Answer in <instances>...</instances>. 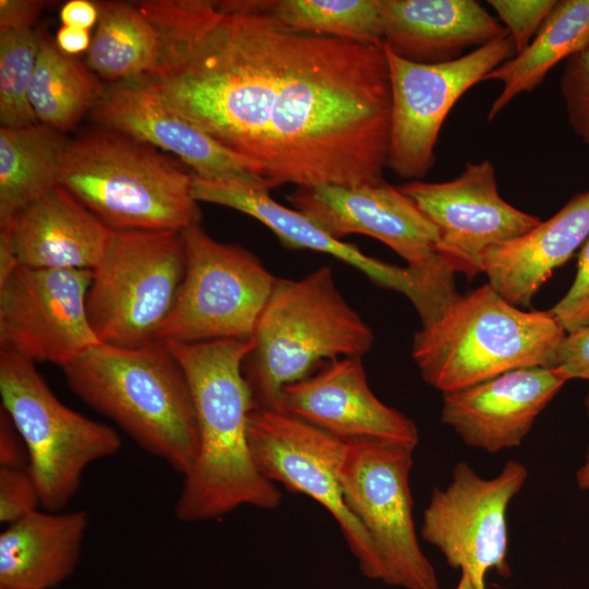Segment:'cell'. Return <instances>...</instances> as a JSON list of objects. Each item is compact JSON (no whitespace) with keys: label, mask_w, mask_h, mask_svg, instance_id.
Returning a JSON list of instances; mask_svg holds the SVG:
<instances>
[{"label":"cell","mask_w":589,"mask_h":589,"mask_svg":"<svg viewBox=\"0 0 589 589\" xmlns=\"http://www.w3.org/2000/svg\"><path fill=\"white\" fill-rule=\"evenodd\" d=\"M155 69L139 79L269 187L384 181L392 91L383 45L286 31L253 0H148Z\"/></svg>","instance_id":"6da1fadb"},{"label":"cell","mask_w":589,"mask_h":589,"mask_svg":"<svg viewBox=\"0 0 589 589\" xmlns=\"http://www.w3.org/2000/svg\"><path fill=\"white\" fill-rule=\"evenodd\" d=\"M164 345L188 381L199 433L197 457L176 504L178 520H212L244 505L278 507L281 492L260 473L248 442L254 405L243 362L254 338Z\"/></svg>","instance_id":"7a4b0ae2"},{"label":"cell","mask_w":589,"mask_h":589,"mask_svg":"<svg viewBox=\"0 0 589 589\" xmlns=\"http://www.w3.org/2000/svg\"><path fill=\"white\" fill-rule=\"evenodd\" d=\"M62 369L83 402L112 420L143 450L183 477L190 472L199 453L196 417L183 370L166 345L99 342Z\"/></svg>","instance_id":"3957f363"},{"label":"cell","mask_w":589,"mask_h":589,"mask_svg":"<svg viewBox=\"0 0 589 589\" xmlns=\"http://www.w3.org/2000/svg\"><path fill=\"white\" fill-rule=\"evenodd\" d=\"M60 185L111 230L200 225L193 173L155 146L106 128L81 132L63 156Z\"/></svg>","instance_id":"277c9868"},{"label":"cell","mask_w":589,"mask_h":589,"mask_svg":"<svg viewBox=\"0 0 589 589\" xmlns=\"http://www.w3.org/2000/svg\"><path fill=\"white\" fill-rule=\"evenodd\" d=\"M565 335L549 310L524 311L486 283L422 325L411 354L424 382L445 394L521 368H551Z\"/></svg>","instance_id":"5b68a950"},{"label":"cell","mask_w":589,"mask_h":589,"mask_svg":"<svg viewBox=\"0 0 589 589\" xmlns=\"http://www.w3.org/2000/svg\"><path fill=\"white\" fill-rule=\"evenodd\" d=\"M253 338L243 375L259 409H279L285 385L310 375L318 363L362 357L374 340L338 290L330 266L297 280L277 277Z\"/></svg>","instance_id":"8992f818"},{"label":"cell","mask_w":589,"mask_h":589,"mask_svg":"<svg viewBox=\"0 0 589 589\" xmlns=\"http://www.w3.org/2000/svg\"><path fill=\"white\" fill-rule=\"evenodd\" d=\"M184 272L182 232L112 230L92 269L86 297L88 320L99 341L130 348L156 342Z\"/></svg>","instance_id":"52a82bcc"},{"label":"cell","mask_w":589,"mask_h":589,"mask_svg":"<svg viewBox=\"0 0 589 589\" xmlns=\"http://www.w3.org/2000/svg\"><path fill=\"white\" fill-rule=\"evenodd\" d=\"M1 408L22 435L41 505L62 512L80 489L85 469L117 454L121 440L111 426L63 405L35 363L0 351Z\"/></svg>","instance_id":"ba28073f"},{"label":"cell","mask_w":589,"mask_h":589,"mask_svg":"<svg viewBox=\"0 0 589 589\" xmlns=\"http://www.w3.org/2000/svg\"><path fill=\"white\" fill-rule=\"evenodd\" d=\"M182 235L185 272L156 342L253 338L277 277L250 251L213 239L200 225Z\"/></svg>","instance_id":"9c48e42d"},{"label":"cell","mask_w":589,"mask_h":589,"mask_svg":"<svg viewBox=\"0 0 589 589\" xmlns=\"http://www.w3.org/2000/svg\"><path fill=\"white\" fill-rule=\"evenodd\" d=\"M413 450L390 442H346L337 476L347 506L372 541L381 581L402 589H440L412 516Z\"/></svg>","instance_id":"30bf717a"},{"label":"cell","mask_w":589,"mask_h":589,"mask_svg":"<svg viewBox=\"0 0 589 589\" xmlns=\"http://www.w3.org/2000/svg\"><path fill=\"white\" fill-rule=\"evenodd\" d=\"M384 48L392 91L387 167L404 179L420 180L435 164L438 134L450 109L516 50L505 36L456 60L428 64Z\"/></svg>","instance_id":"8fae6325"},{"label":"cell","mask_w":589,"mask_h":589,"mask_svg":"<svg viewBox=\"0 0 589 589\" xmlns=\"http://www.w3.org/2000/svg\"><path fill=\"white\" fill-rule=\"evenodd\" d=\"M528 476L526 466L515 459L507 460L492 478L458 461L449 483L432 490L421 537L450 567L469 575L481 588H486L485 576L491 570L508 576L507 512Z\"/></svg>","instance_id":"7c38bea8"},{"label":"cell","mask_w":589,"mask_h":589,"mask_svg":"<svg viewBox=\"0 0 589 589\" xmlns=\"http://www.w3.org/2000/svg\"><path fill=\"white\" fill-rule=\"evenodd\" d=\"M248 442L260 473L321 504L339 525L362 575L382 580L372 541L347 506L338 481L346 442L281 409L259 408L249 417Z\"/></svg>","instance_id":"4fadbf2b"},{"label":"cell","mask_w":589,"mask_h":589,"mask_svg":"<svg viewBox=\"0 0 589 589\" xmlns=\"http://www.w3.org/2000/svg\"><path fill=\"white\" fill-rule=\"evenodd\" d=\"M92 269L15 266L0 277V351L63 368L100 341L87 315Z\"/></svg>","instance_id":"5bb4252c"},{"label":"cell","mask_w":589,"mask_h":589,"mask_svg":"<svg viewBox=\"0 0 589 589\" xmlns=\"http://www.w3.org/2000/svg\"><path fill=\"white\" fill-rule=\"evenodd\" d=\"M288 200L333 238H375L400 255L411 271L455 285V273L437 252V228L398 188L385 181L361 187H300Z\"/></svg>","instance_id":"9a60e30c"},{"label":"cell","mask_w":589,"mask_h":589,"mask_svg":"<svg viewBox=\"0 0 589 589\" xmlns=\"http://www.w3.org/2000/svg\"><path fill=\"white\" fill-rule=\"evenodd\" d=\"M398 189L437 228L441 259L468 279L482 273L486 250L521 237L541 223L503 200L489 159L466 163L462 172L449 181L413 180Z\"/></svg>","instance_id":"2e32d148"},{"label":"cell","mask_w":589,"mask_h":589,"mask_svg":"<svg viewBox=\"0 0 589 589\" xmlns=\"http://www.w3.org/2000/svg\"><path fill=\"white\" fill-rule=\"evenodd\" d=\"M279 409L344 442L381 441L413 449L419 443L416 423L371 390L362 357L327 361L316 373L285 385Z\"/></svg>","instance_id":"e0dca14e"},{"label":"cell","mask_w":589,"mask_h":589,"mask_svg":"<svg viewBox=\"0 0 589 589\" xmlns=\"http://www.w3.org/2000/svg\"><path fill=\"white\" fill-rule=\"evenodd\" d=\"M91 115L98 127L130 134L175 155L200 179L272 189L243 158L168 108L140 80L106 87Z\"/></svg>","instance_id":"ac0fdd59"},{"label":"cell","mask_w":589,"mask_h":589,"mask_svg":"<svg viewBox=\"0 0 589 589\" xmlns=\"http://www.w3.org/2000/svg\"><path fill=\"white\" fill-rule=\"evenodd\" d=\"M111 231L65 188L57 185L0 228V277L15 266L93 269Z\"/></svg>","instance_id":"d6986e66"},{"label":"cell","mask_w":589,"mask_h":589,"mask_svg":"<svg viewBox=\"0 0 589 589\" xmlns=\"http://www.w3.org/2000/svg\"><path fill=\"white\" fill-rule=\"evenodd\" d=\"M565 383L551 368L513 370L443 394L441 420L467 446L495 454L522 443Z\"/></svg>","instance_id":"ffe728a7"},{"label":"cell","mask_w":589,"mask_h":589,"mask_svg":"<svg viewBox=\"0 0 589 589\" xmlns=\"http://www.w3.org/2000/svg\"><path fill=\"white\" fill-rule=\"evenodd\" d=\"M268 192L193 176L192 193L199 203H213L244 213L265 225L288 248L317 251L340 260L374 284L405 294L421 317L434 309L436 291L428 278L407 266L399 267L371 257L356 245L333 238L301 212L274 201Z\"/></svg>","instance_id":"44dd1931"},{"label":"cell","mask_w":589,"mask_h":589,"mask_svg":"<svg viewBox=\"0 0 589 589\" xmlns=\"http://www.w3.org/2000/svg\"><path fill=\"white\" fill-rule=\"evenodd\" d=\"M384 46L418 63H443L494 39L504 25L474 0H382Z\"/></svg>","instance_id":"7402d4cb"},{"label":"cell","mask_w":589,"mask_h":589,"mask_svg":"<svg viewBox=\"0 0 589 589\" xmlns=\"http://www.w3.org/2000/svg\"><path fill=\"white\" fill-rule=\"evenodd\" d=\"M589 238V190L575 194L529 232L485 251L482 273L508 302L529 306L553 271Z\"/></svg>","instance_id":"603a6c76"},{"label":"cell","mask_w":589,"mask_h":589,"mask_svg":"<svg viewBox=\"0 0 589 589\" xmlns=\"http://www.w3.org/2000/svg\"><path fill=\"white\" fill-rule=\"evenodd\" d=\"M85 510L39 512L0 534V586L50 589L74 572L88 528Z\"/></svg>","instance_id":"cb8c5ba5"},{"label":"cell","mask_w":589,"mask_h":589,"mask_svg":"<svg viewBox=\"0 0 589 589\" xmlns=\"http://www.w3.org/2000/svg\"><path fill=\"white\" fill-rule=\"evenodd\" d=\"M589 45V0H560L542 23L529 46L500 64L484 81H498L503 87L493 100L491 121L517 96L536 89L561 61Z\"/></svg>","instance_id":"d4e9b609"},{"label":"cell","mask_w":589,"mask_h":589,"mask_svg":"<svg viewBox=\"0 0 589 589\" xmlns=\"http://www.w3.org/2000/svg\"><path fill=\"white\" fill-rule=\"evenodd\" d=\"M69 141L39 122L0 128V228L29 202L60 185Z\"/></svg>","instance_id":"484cf974"},{"label":"cell","mask_w":589,"mask_h":589,"mask_svg":"<svg viewBox=\"0 0 589 589\" xmlns=\"http://www.w3.org/2000/svg\"><path fill=\"white\" fill-rule=\"evenodd\" d=\"M96 31L87 50V68L111 84L135 81L156 67L160 37L136 3L100 1Z\"/></svg>","instance_id":"4316f807"},{"label":"cell","mask_w":589,"mask_h":589,"mask_svg":"<svg viewBox=\"0 0 589 589\" xmlns=\"http://www.w3.org/2000/svg\"><path fill=\"white\" fill-rule=\"evenodd\" d=\"M106 87L87 67L40 36L28 99L39 123L73 130L97 106Z\"/></svg>","instance_id":"83f0119b"},{"label":"cell","mask_w":589,"mask_h":589,"mask_svg":"<svg viewBox=\"0 0 589 589\" xmlns=\"http://www.w3.org/2000/svg\"><path fill=\"white\" fill-rule=\"evenodd\" d=\"M277 26L298 34L383 45L382 0H253Z\"/></svg>","instance_id":"f1b7e54d"},{"label":"cell","mask_w":589,"mask_h":589,"mask_svg":"<svg viewBox=\"0 0 589 589\" xmlns=\"http://www.w3.org/2000/svg\"><path fill=\"white\" fill-rule=\"evenodd\" d=\"M40 35L33 28L0 31V124L37 123L28 92Z\"/></svg>","instance_id":"f546056e"},{"label":"cell","mask_w":589,"mask_h":589,"mask_svg":"<svg viewBox=\"0 0 589 589\" xmlns=\"http://www.w3.org/2000/svg\"><path fill=\"white\" fill-rule=\"evenodd\" d=\"M560 92L567 123L589 153V45L564 61Z\"/></svg>","instance_id":"4dcf8cb0"},{"label":"cell","mask_w":589,"mask_h":589,"mask_svg":"<svg viewBox=\"0 0 589 589\" xmlns=\"http://www.w3.org/2000/svg\"><path fill=\"white\" fill-rule=\"evenodd\" d=\"M486 3L504 24L517 55L529 46L556 0H489Z\"/></svg>","instance_id":"1f68e13d"},{"label":"cell","mask_w":589,"mask_h":589,"mask_svg":"<svg viewBox=\"0 0 589 589\" xmlns=\"http://www.w3.org/2000/svg\"><path fill=\"white\" fill-rule=\"evenodd\" d=\"M41 505L37 485L26 468L0 467V521L11 525Z\"/></svg>","instance_id":"d6a6232c"},{"label":"cell","mask_w":589,"mask_h":589,"mask_svg":"<svg viewBox=\"0 0 589 589\" xmlns=\"http://www.w3.org/2000/svg\"><path fill=\"white\" fill-rule=\"evenodd\" d=\"M549 311L566 333L589 325V238L578 253L572 286Z\"/></svg>","instance_id":"836d02e7"},{"label":"cell","mask_w":589,"mask_h":589,"mask_svg":"<svg viewBox=\"0 0 589 589\" xmlns=\"http://www.w3.org/2000/svg\"><path fill=\"white\" fill-rule=\"evenodd\" d=\"M551 369L566 382L574 378L589 381V325L566 333Z\"/></svg>","instance_id":"e575fe53"},{"label":"cell","mask_w":589,"mask_h":589,"mask_svg":"<svg viewBox=\"0 0 589 589\" xmlns=\"http://www.w3.org/2000/svg\"><path fill=\"white\" fill-rule=\"evenodd\" d=\"M0 465L8 468L28 467L25 442L3 408H0Z\"/></svg>","instance_id":"d590c367"},{"label":"cell","mask_w":589,"mask_h":589,"mask_svg":"<svg viewBox=\"0 0 589 589\" xmlns=\"http://www.w3.org/2000/svg\"><path fill=\"white\" fill-rule=\"evenodd\" d=\"M45 4L38 0H1L0 31L32 28Z\"/></svg>","instance_id":"8d00e7d4"},{"label":"cell","mask_w":589,"mask_h":589,"mask_svg":"<svg viewBox=\"0 0 589 589\" xmlns=\"http://www.w3.org/2000/svg\"><path fill=\"white\" fill-rule=\"evenodd\" d=\"M99 11L96 3L87 0H71L60 10V20L63 26L89 29L98 22Z\"/></svg>","instance_id":"74e56055"},{"label":"cell","mask_w":589,"mask_h":589,"mask_svg":"<svg viewBox=\"0 0 589 589\" xmlns=\"http://www.w3.org/2000/svg\"><path fill=\"white\" fill-rule=\"evenodd\" d=\"M57 47L69 56L88 50L92 37L87 29L61 26L56 36Z\"/></svg>","instance_id":"f35d334b"},{"label":"cell","mask_w":589,"mask_h":589,"mask_svg":"<svg viewBox=\"0 0 589 589\" xmlns=\"http://www.w3.org/2000/svg\"><path fill=\"white\" fill-rule=\"evenodd\" d=\"M585 407L589 420V392L585 398ZM576 483L579 490L589 491V443L585 455L584 462L576 472Z\"/></svg>","instance_id":"ab89813d"},{"label":"cell","mask_w":589,"mask_h":589,"mask_svg":"<svg viewBox=\"0 0 589 589\" xmlns=\"http://www.w3.org/2000/svg\"><path fill=\"white\" fill-rule=\"evenodd\" d=\"M456 589H486L481 588L469 575L461 573Z\"/></svg>","instance_id":"60d3db41"},{"label":"cell","mask_w":589,"mask_h":589,"mask_svg":"<svg viewBox=\"0 0 589 589\" xmlns=\"http://www.w3.org/2000/svg\"><path fill=\"white\" fill-rule=\"evenodd\" d=\"M0 589H21V588H13V587L0 586Z\"/></svg>","instance_id":"b9f144b4"}]
</instances>
